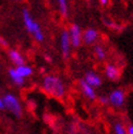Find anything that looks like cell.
<instances>
[{"mask_svg": "<svg viewBox=\"0 0 133 134\" xmlns=\"http://www.w3.org/2000/svg\"><path fill=\"white\" fill-rule=\"evenodd\" d=\"M69 32V36H70V41H71V46L77 47L81 46L82 44V31L81 27L77 25V24H72L70 26V30Z\"/></svg>", "mask_w": 133, "mask_h": 134, "instance_id": "4", "label": "cell"}, {"mask_svg": "<svg viewBox=\"0 0 133 134\" xmlns=\"http://www.w3.org/2000/svg\"><path fill=\"white\" fill-rule=\"evenodd\" d=\"M114 131H115V134H128L127 129L124 128V125L122 123H116L114 125Z\"/></svg>", "mask_w": 133, "mask_h": 134, "instance_id": "16", "label": "cell"}, {"mask_svg": "<svg viewBox=\"0 0 133 134\" xmlns=\"http://www.w3.org/2000/svg\"><path fill=\"white\" fill-rule=\"evenodd\" d=\"M9 76H10V79L12 80V82L14 83L16 86H22V85H24V83H25V80L23 79V77H21L20 76L18 73H16V71H15V69L14 68H11V69H9Z\"/></svg>", "mask_w": 133, "mask_h": 134, "instance_id": "13", "label": "cell"}, {"mask_svg": "<svg viewBox=\"0 0 133 134\" xmlns=\"http://www.w3.org/2000/svg\"><path fill=\"white\" fill-rule=\"evenodd\" d=\"M4 109L10 111L12 115H14L16 118H21L23 115V108L21 102L19 100V98L14 95V94L8 93L2 97Z\"/></svg>", "mask_w": 133, "mask_h": 134, "instance_id": "3", "label": "cell"}, {"mask_svg": "<svg viewBox=\"0 0 133 134\" xmlns=\"http://www.w3.org/2000/svg\"><path fill=\"white\" fill-rule=\"evenodd\" d=\"M127 132H128V134H133V125H130V126H129L128 130H127Z\"/></svg>", "mask_w": 133, "mask_h": 134, "instance_id": "20", "label": "cell"}, {"mask_svg": "<svg viewBox=\"0 0 133 134\" xmlns=\"http://www.w3.org/2000/svg\"><path fill=\"white\" fill-rule=\"evenodd\" d=\"M4 109V105H3V100H2V97L0 96V110H3Z\"/></svg>", "mask_w": 133, "mask_h": 134, "instance_id": "19", "label": "cell"}, {"mask_svg": "<svg viewBox=\"0 0 133 134\" xmlns=\"http://www.w3.org/2000/svg\"><path fill=\"white\" fill-rule=\"evenodd\" d=\"M80 85H81V90L83 92L84 95L87 97L88 99L91 100H95L97 98V94L95 92V88H93L92 86H90L87 83H86L84 80H81V82H80Z\"/></svg>", "mask_w": 133, "mask_h": 134, "instance_id": "9", "label": "cell"}, {"mask_svg": "<svg viewBox=\"0 0 133 134\" xmlns=\"http://www.w3.org/2000/svg\"><path fill=\"white\" fill-rule=\"evenodd\" d=\"M58 8H59V11L62 14V16H68L69 14V4H68V1L65 0H59L58 1Z\"/></svg>", "mask_w": 133, "mask_h": 134, "instance_id": "15", "label": "cell"}, {"mask_svg": "<svg viewBox=\"0 0 133 134\" xmlns=\"http://www.w3.org/2000/svg\"><path fill=\"white\" fill-rule=\"evenodd\" d=\"M9 58L12 61V63L15 64V66H20V65L25 64V59L22 56V53L15 49H12L9 51Z\"/></svg>", "mask_w": 133, "mask_h": 134, "instance_id": "11", "label": "cell"}, {"mask_svg": "<svg viewBox=\"0 0 133 134\" xmlns=\"http://www.w3.org/2000/svg\"><path fill=\"white\" fill-rule=\"evenodd\" d=\"M71 41H70V36H69V32L68 30H63L61 35H60V48L62 56L64 58H68L71 53Z\"/></svg>", "mask_w": 133, "mask_h": 134, "instance_id": "5", "label": "cell"}, {"mask_svg": "<svg viewBox=\"0 0 133 134\" xmlns=\"http://www.w3.org/2000/svg\"><path fill=\"white\" fill-rule=\"evenodd\" d=\"M0 44H1V46H3V47H7V46H8V43H7L2 37H0Z\"/></svg>", "mask_w": 133, "mask_h": 134, "instance_id": "18", "label": "cell"}, {"mask_svg": "<svg viewBox=\"0 0 133 134\" xmlns=\"http://www.w3.org/2000/svg\"><path fill=\"white\" fill-rule=\"evenodd\" d=\"M99 103L103 104V105H107V104H109L108 96H99Z\"/></svg>", "mask_w": 133, "mask_h": 134, "instance_id": "17", "label": "cell"}, {"mask_svg": "<svg viewBox=\"0 0 133 134\" xmlns=\"http://www.w3.org/2000/svg\"><path fill=\"white\" fill-rule=\"evenodd\" d=\"M108 100H109V104H111L112 106L121 107L125 102V94L122 90H115L114 92L110 93Z\"/></svg>", "mask_w": 133, "mask_h": 134, "instance_id": "6", "label": "cell"}, {"mask_svg": "<svg viewBox=\"0 0 133 134\" xmlns=\"http://www.w3.org/2000/svg\"><path fill=\"white\" fill-rule=\"evenodd\" d=\"M22 18H23V23H24L25 29L27 30V32L30 33V34L34 37L37 42H39V43L44 42L45 35H44V33L42 31L41 25L35 21V19L32 16L31 12L27 9H23Z\"/></svg>", "mask_w": 133, "mask_h": 134, "instance_id": "2", "label": "cell"}, {"mask_svg": "<svg viewBox=\"0 0 133 134\" xmlns=\"http://www.w3.org/2000/svg\"><path fill=\"white\" fill-rule=\"evenodd\" d=\"M14 69H15L18 74L21 76V77H23L24 80L26 77H30L33 74V69L31 68L30 65H27V64H23V65H20V66H15Z\"/></svg>", "mask_w": 133, "mask_h": 134, "instance_id": "12", "label": "cell"}, {"mask_svg": "<svg viewBox=\"0 0 133 134\" xmlns=\"http://www.w3.org/2000/svg\"><path fill=\"white\" fill-rule=\"evenodd\" d=\"M98 35H99L98 32L95 29H87L83 33L82 41H84V43L87 44V45H92L97 41Z\"/></svg>", "mask_w": 133, "mask_h": 134, "instance_id": "8", "label": "cell"}, {"mask_svg": "<svg viewBox=\"0 0 133 134\" xmlns=\"http://www.w3.org/2000/svg\"><path fill=\"white\" fill-rule=\"evenodd\" d=\"M105 74L111 81H116L120 76V71L115 64H107L105 66Z\"/></svg>", "mask_w": 133, "mask_h": 134, "instance_id": "10", "label": "cell"}, {"mask_svg": "<svg viewBox=\"0 0 133 134\" xmlns=\"http://www.w3.org/2000/svg\"><path fill=\"white\" fill-rule=\"evenodd\" d=\"M42 86L43 90L52 97L62 98L65 94V85L57 75H46L43 80Z\"/></svg>", "mask_w": 133, "mask_h": 134, "instance_id": "1", "label": "cell"}, {"mask_svg": "<svg viewBox=\"0 0 133 134\" xmlns=\"http://www.w3.org/2000/svg\"><path fill=\"white\" fill-rule=\"evenodd\" d=\"M94 52H95V56L97 57V59H99V60H105L106 57H107V52H106V49L104 48L102 45H99V44L95 45Z\"/></svg>", "mask_w": 133, "mask_h": 134, "instance_id": "14", "label": "cell"}, {"mask_svg": "<svg viewBox=\"0 0 133 134\" xmlns=\"http://www.w3.org/2000/svg\"><path fill=\"white\" fill-rule=\"evenodd\" d=\"M84 81L87 83L90 86H92L93 88L95 87H99L102 85V79L99 75H97L95 72L93 71H88L84 76Z\"/></svg>", "mask_w": 133, "mask_h": 134, "instance_id": "7", "label": "cell"}, {"mask_svg": "<svg viewBox=\"0 0 133 134\" xmlns=\"http://www.w3.org/2000/svg\"><path fill=\"white\" fill-rule=\"evenodd\" d=\"M99 2H101L103 5H106V4L108 3V1H106V0H101V1H99Z\"/></svg>", "mask_w": 133, "mask_h": 134, "instance_id": "21", "label": "cell"}]
</instances>
